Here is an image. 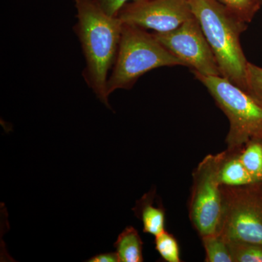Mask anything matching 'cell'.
Masks as SVG:
<instances>
[{
  "label": "cell",
  "instance_id": "obj_10",
  "mask_svg": "<svg viewBox=\"0 0 262 262\" xmlns=\"http://www.w3.org/2000/svg\"><path fill=\"white\" fill-rule=\"evenodd\" d=\"M239 152L229 151L227 149L223 151L220 173L222 185L237 187L254 184L241 161Z\"/></svg>",
  "mask_w": 262,
  "mask_h": 262
},
{
  "label": "cell",
  "instance_id": "obj_8",
  "mask_svg": "<svg viewBox=\"0 0 262 262\" xmlns=\"http://www.w3.org/2000/svg\"><path fill=\"white\" fill-rule=\"evenodd\" d=\"M192 15L189 0H139L125 5L117 16L123 24L163 33L178 28Z\"/></svg>",
  "mask_w": 262,
  "mask_h": 262
},
{
  "label": "cell",
  "instance_id": "obj_14",
  "mask_svg": "<svg viewBox=\"0 0 262 262\" xmlns=\"http://www.w3.org/2000/svg\"><path fill=\"white\" fill-rule=\"evenodd\" d=\"M239 20L248 23L259 9L261 0H216Z\"/></svg>",
  "mask_w": 262,
  "mask_h": 262
},
{
  "label": "cell",
  "instance_id": "obj_19",
  "mask_svg": "<svg viewBox=\"0 0 262 262\" xmlns=\"http://www.w3.org/2000/svg\"><path fill=\"white\" fill-rule=\"evenodd\" d=\"M88 262H119L118 256L116 252H108L104 253H100L93 256L89 260Z\"/></svg>",
  "mask_w": 262,
  "mask_h": 262
},
{
  "label": "cell",
  "instance_id": "obj_12",
  "mask_svg": "<svg viewBox=\"0 0 262 262\" xmlns=\"http://www.w3.org/2000/svg\"><path fill=\"white\" fill-rule=\"evenodd\" d=\"M239 158L253 183L262 181V143L250 140L239 152Z\"/></svg>",
  "mask_w": 262,
  "mask_h": 262
},
{
  "label": "cell",
  "instance_id": "obj_15",
  "mask_svg": "<svg viewBox=\"0 0 262 262\" xmlns=\"http://www.w3.org/2000/svg\"><path fill=\"white\" fill-rule=\"evenodd\" d=\"M155 249L163 258L167 262H180V249L178 241L173 234L169 232H162L155 236Z\"/></svg>",
  "mask_w": 262,
  "mask_h": 262
},
{
  "label": "cell",
  "instance_id": "obj_5",
  "mask_svg": "<svg viewBox=\"0 0 262 262\" xmlns=\"http://www.w3.org/2000/svg\"><path fill=\"white\" fill-rule=\"evenodd\" d=\"M222 213L216 233L229 242L262 245V203L254 184L222 186Z\"/></svg>",
  "mask_w": 262,
  "mask_h": 262
},
{
  "label": "cell",
  "instance_id": "obj_20",
  "mask_svg": "<svg viewBox=\"0 0 262 262\" xmlns=\"http://www.w3.org/2000/svg\"><path fill=\"white\" fill-rule=\"evenodd\" d=\"M253 184H254L255 189H256L262 203V181L260 182L254 183Z\"/></svg>",
  "mask_w": 262,
  "mask_h": 262
},
{
  "label": "cell",
  "instance_id": "obj_9",
  "mask_svg": "<svg viewBox=\"0 0 262 262\" xmlns=\"http://www.w3.org/2000/svg\"><path fill=\"white\" fill-rule=\"evenodd\" d=\"M155 196L156 189H151L136 202L133 211L142 222L144 232L157 236L165 231V210L162 205L155 206Z\"/></svg>",
  "mask_w": 262,
  "mask_h": 262
},
{
  "label": "cell",
  "instance_id": "obj_2",
  "mask_svg": "<svg viewBox=\"0 0 262 262\" xmlns=\"http://www.w3.org/2000/svg\"><path fill=\"white\" fill-rule=\"evenodd\" d=\"M193 15L215 57L221 73L246 91V60L239 36L246 24L216 0H189Z\"/></svg>",
  "mask_w": 262,
  "mask_h": 262
},
{
  "label": "cell",
  "instance_id": "obj_11",
  "mask_svg": "<svg viewBox=\"0 0 262 262\" xmlns=\"http://www.w3.org/2000/svg\"><path fill=\"white\" fill-rule=\"evenodd\" d=\"M114 246L120 261H144L142 239L134 227L128 226L124 229L119 234Z\"/></svg>",
  "mask_w": 262,
  "mask_h": 262
},
{
  "label": "cell",
  "instance_id": "obj_7",
  "mask_svg": "<svg viewBox=\"0 0 262 262\" xmlns=\"http://www.w3.org/2000/svg\"><path fill=\"white\" fill-rule=\"evenodd\" d=\"M153 34L193 72L202 75L222 76L218 62L194 15L174 30Z\"/></svg>",
  "mask_w": 262,
  "mask_h": 262
},
{
  "label": "cell",
  "instance_id": "obj_4",
  "mask_svg": "<svg viewBox=\"0 0 262 262\" xmlns=\"http://www.w3.org/2000/svg\"><path fill=\"white\" fill-rule=\"evenodd\" d=\"M194 74L228 118L229 129L225 139L226 149L239 152L250 140L262 143L261 103L223 76Z\"/></svg>",
  "mask_w": 262,
  "mask_h": 262
},
{
  "label": "cell",
  "instance_id": "obj_17",
  "mask_svg": "<svg viewBox=\"0 0 262 262\" xmlns=\"http://www.w3.org/2000/svg\"><path fill=\"white\" fill-rule=\"evenodd\" d=\"M246 92L262 105V68L248 62L246 70Z\"/></svg>",
  "mask_w": 262,
  "mask_h": 262
},
{
  "label": "cell",
  "instance_id": "obj_6",
  "mask_svg": "<svg viewBox=\"0 0 262 262\" xmlns=\"http://www.w3.org/2000/svg\"><path fill=\"white\" fill-rule=\"evenodd\" d=\"M223 151L208 155L192 173L189 202V220L201 237L216 233L222 208L220 167Z\"/></svg>",
  "mask_w": 262,
  "mask_h": 262
},
{
  "label": "cell",
  "instance_id": "obj_1",
  "mask_svg": "<svg viewBox=\"0 0 262 262\" xmlns=\"http://www.w3.org/2000/svg\"><path fill=\"white\" fill-rule=\"evenodd\" d=\"M77 23L74 27L80 40L85 68L83 77L98 99L110 107L107 93L108 72L116 60L123 23L106 13L97 0H75Z\"/></svg>",
  "mask_w": 262,
  "mask_h": 262
},
{
  "label": "cell",
  "instance_id": "obj_18",
  "mask_svg": "<svg viewBox=\"0 0 262 262\" xmlns=\"http://www.w3.org/2000/svg\"><path fill=\"white\" fill-rule=\"evenodd\" d=\"M131 0H97L98 4L107 14L117 16L120 10ZM136 2L139 0H132Z\"/></svg>",
  "mask_w": 262,
  "mask_h": 262
},
{
  "label": "cell",
  "instance_id": "obj_3",
  "mask_svg": "<svg viewBox=\"0 0 262 262\" xmlns=\"http://www.w3.org/2000/svg\"><path fill=\"white\" fill-rule=\"evenodd\" d=\"M185 66L144 29L122 25L121 39L113 71L108 76V96L117 90L130 89L146 72L163 67Z\"/></svg>",
  "mask_w": 262,
  "mask_h": 262
},
{
  "label": "cell",
  "instance_id": "obj_16",
  "mask_svg": "<svg viewBox=\"0 0 262 262\" xmlns=\"http://www.w3.org/2000/svg\"><path fill=\"white\" fill-rule=\"evenodd\" d=\"M233 262H262V245L229 242Z\"/></svg>",
  "mask_w": 262,
  "mask_h": 262
},
{
  "label": "cell",
  "instance_id": "obj_13",
  "mask_svg": "<svg viewBox=\"0 0 262 262\" xmlns=\"http://www.w3.org/2000/svg\"><path fill=\"white\" fill-rule=\"evenodd\" d=\"M206 262H233L228 243L217 233L201 237Z\"/></svg>",
  "mask_w": 262,
  "mask_h": 262
}]
</instances>
